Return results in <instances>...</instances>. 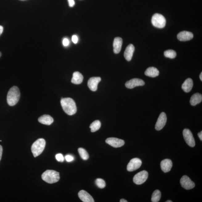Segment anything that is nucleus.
<instances>
[{"mask_svg": "<svg viewBox=\"0 0 202 202\" xmlns=\"http://www.w3.org/2000/svg\"><path fill=\"white\" fill-rule=\"evenodd\" d=\"M148 177V173L145 170L139 172L134 175L133 182L135 184L140 185L146 181Z\"/></svg>", "mask_w": 202, "mask_h": 202, "instance_id": "obj_6", "label": "nucleus"}, {"mask_svg": "<svg viewBox=\"0 0 202 202\" xmlns=\"http://www.w3.org/2000/svg\"><path fill=\"white\" fill-rule=\"evenodd\" d=\"M78 151L80 157L84 160H86L89 159V155L85 149L80 148L78 149Z\"/></svg>", "mask_w": 202, "mask_h": 202, "instance_id": "obj_26", "label": "nucleus"}, {"mask_svg": "<svg viewBox=\"0 0 202 202\" xmlns=\"http://www.w3.org/2000/svg\"><path fill=\"white\" fill-rule=\"evenodd\" d=\"M2 54L1 52H0V57H1Z\"/></svg>", "mask_w": 202, "mask_h": 202, "instance_id": "obj_40", "label": "nucleus"}, {"mask_svg": "<svg viewBox=\"0 0 202 202\" xmlns=\"http://www.w3.org/2000/svg\"><path fill=\"white\" fill-rule=\"evenodd\" d=\"M65 159L66 161L68 162H70L72 161L74 159V158L73 156L71 155H67L65 157Z\"/></svg>", "mask_w": 202, "mask_h": 202, "instance_id": "obj_30", "label": "nucleus"}, {"mask_svg": "<svg viewBox=\"0 0 202 202\" xmlns=\"http://www.w3.org/2000/svg\"><path fill=\"white\" fill-rule=\"evenodd\" d=\"M200 80H201V81H202V73L201 72V74H200Z\"/></svg>", "mask_w": 202, "mask_h": 202, "instance_id": "obj_38", "label": "nucleus"}, {"mask_svg": "<svg viewBox=\"0 0 202 202\" xmlns=\"http://www.w3.org/2000/svg\"><path fill=\"white\" fill-rule=\"evenodd\" d=\"M38 121L42 124L50 126L53 122L54 119L50 115H44L39 118Z\"/></svg>", "mask_w": 202, "mask_h": 202, "instance_id": "obj_19", "label": "nucleus"}, {"mask_svg": "<svg viewBox=\"0 0 202 202\" xmlns=\"http://www.w3.org/2000/svg\"><path fill=\"white\" fill-rule=\"evenodd\" d=\"M101 80V79L99 77H91L88 82L89 88L92 91H96L97 90L98 84Z\"/></svg>", "mask_w": 202, "mask_h": 202, "instance_id": "obj_13", "label": "nucleus"}, {"mask_svg": "<svg viewBox=\"0 0 202 202\" xmlns=\"http://www.w3.org/2000/svg\"><path fill=\"white\" fill-rule=\"evenodd\" d=\"M101 126V122L99 120H96L94 121L90 125L89 128H90L91 131L92 132H95L99 130Z\"/></svg>", "mask_w": 202, "mask_h": 202, "instance_id": "obj_24", "label": "nucleus"}, {"mask_svg": "<svg viewBox=\"0 0 202 202\" xmlns=\"http://www.w3.org/2000/svg\"><path fill=\"white\" fill-rule=\"evenodd\" d=\"M161 194L160 191L159 190H156L153 193L151 198L152 202H158L161 199Z\"/></svg>", "mask_w": 202, "mask_h": 202, "instance_id": "obj_25", "label": "nucleus"}, {"mask_svg": "<svg viewBox=\"0 0 202 202\" xmlns=\"http://www.w3.org/2000/svg\"><path fill=\"white\" fill-rule=\"evenodd\" d=\"M142 162L138 158H134L130 161L127 166V170L129 171H133L138 169L141 167Z\"/></svg>", "mask_w": 202, "mask_h": 202, "instance_id": "obj_8", "label": "nucleus"}, {"mask_svg": "<svg viewBox=\"0 0 202 202\" xmlns=\"http://www.w3.org/2000/svg\"><path fill=\"white\" fill-rule=\"evenodd\" d=\"M69 6L71 7H72L75 5V1L74 0H68Z\"/></svg>", "mask_w": 202, "mask_h": 202, "instance_id": "obj_33", "label": "nucleus"}, {"mask_svg": "<svg viewBox=\"0 0 202 202\" xmlns=\"http://www.w3.org/2000/svg\"><path fill=\"white\" fill-rule=\"evenodd\" d=\"M198 137L200 138V140L202 141V131H201L198 134Z\"/></svg>", "mask_w": 202, "mask_h": 202, "instance_id": "obj_35", "label": "nucleus"}, {"mask_svg": "<svg viewBox=\"0 0 202 202\" xmlns=\"http://www.w3.org/2000/svg\"><path fill=\"white\" fill-rule=\"evenodd\" d=\"M84 77L82 74L78 72L73 73L71 82L75 84H80L83 81Z\"/></svg>", "mask_w": 202, "mask_h": 202, "instance_id": "obj_20", "label": "nucleus"}, {"mask_svg": "<svg viewBox=\"0 0 202 202\" xmlns=\"http://www.w3.org/2000/svg\"><path fill=\"white\" fill-rule=\"evenodd\" d=\"M182 187L187 190L192 189L195 187V184L187 175H184L180 180Z\"/></svg>", "mask_w": 202, "mask_h": 202, "instance_id": "obj_9", "label": "nucleus"}, {"mask_svg": "<svg viewBox=\"0 0 202 202\" xmlns=\"http://www.w3.org/2000/svg\"><path fill=\"white\" fill-rule=\"evenodd\" d=\"M3 152V148L2 146L1 145H0V161H1L2 158V156Z\"/></svg>", "mask_w": 202, "mask_h": 202, "instance_id": "obj_34", "label": "nucleus"}, {"mask_svg": "<svg viewBox=\"0 0 202 202\" xmlns=\"http://www.w3.org/2000/svg\"><path fill=\"white\" fill-rule=\"evenodd\" d=\"M120 202H127L128 201H126V200L124 199H122L120 200Z\"/></svg>", "mask_w": 202, "mask_h": 202, "instance_id": "obj_37", "label": "nucleus"}, {"mask_svg": "<svg viewBox=\"0 0 202 202\" xmlns=\"http://www.w3.org/2000/svg\"><path fill=\"white\" fill-rule=\"evenodd\" d=\"M151 22L153 25L160 29L164 28L166 26V19L161 14L156 13L153 16Z\"/></svg>", "mask_w": 202, "mask_h": 202, "instance_id": "obj_5", "label": "nucleus"}, {"mask_svg": "<svg viewBox=\"0 0 202 202\" xmlns=\"http://www.w3.org/2000/svg\"><path fill=\"white\" fill-rule=\"evenodd\" d=\"M72 41L74 43H76L78 42V38L76 35H73L72 37Z\"/></svg>", "mask_w": 202, "mask_h": 202, "instance_id": "obj_32", "label": "nucleus"}, {"mask_svg": "<svg viewBox=\"0 0 202 202\" xmlns=\"http://www.w3.org/2000/svg\"><path fill=\"white\" fill-rule=\"evenodd\" d=\"M46 145V142L43 138H39L33 144L31 150L33 156L36 157L43 152Z\"/></svg>", "mask_w": 202, "mask_h": 202, "instance_id": "obj_4", "label": "nucleus"}, {"mask_svg": "<svg viewBox=\"0 0 202 202\" xmlns=\"http://www.w3.org/2000/svg\"><path fill=\"white\" fill-rule=\"evenodd\" d=\"M173 166V163L171 160L165 159L161 162V169L164 173H167L171 170Z\"/></svg>", "mask_w": 202, "mask_h": 202, "instance_id": "obj_15", "label": "nucleus"}, {"mask_svg": "<svg viewBox=\"0 0 202 202\" xmlns=\"http://www.w3.org/2000/svg\"><path fill=\"white\" fill-rule=\"evenodd\" d=\"M61 105L65 112L69 115H72L76 113L77 108L76 103L71 98H62Z\"/></svg>", "mask_w": 202, "mask_h": 202, "instance_id": "obj_1", "label": "nucleus"}, {"mask_svg": "<svg viewBox=\"0 0 202 202\" xmlns=\"http://www.w3.org/2000/svg\"><path fill=\"white\" fill-rule=\"evenodd\" d=\"M78 196L84 202H94V200L91 195L84 190H81L78 193Z\"/></svg>", "mask_w": 202, "mask_h": 202, "instance_id": "obj_16", "label": "nucleus"}, {"mask_svg": "<svg viewBox=\"0 0 202 202\" xmlns=\"http://www.w3.org/2000/svg\"><path fill=\"white\" fill-rule=\"evenodd\" d=\"M56 158L57 161L63 162L64 161V158L63 157V155L61 154H58L56 155Z\"/></svg>", "mask_w": 202, "mask_h": 202, "instance_id": "obj_29", "label": "nucleus"}, {"mask_svg": "<svg viewBox=\"0 0 202 202\" xmlns=\"http://www.w3.org/2000/svg\"><path fill=\"white\" fill-rule=\"evenodd\" d=\"M122 45V39L120 37H117L114 39L113 47V52L115 54H118L121 50Z\"/></svg>", "mask_w": 202, "mask_h": 202, "instance_id": "obj_18", "label": "nucleus"}, {"mask_svg": "<svg viewBox=\"0 0 202 202\" xmlns=\"http://www.w3.org/2000/svg\"><path fill=\"white\" fill-rule=\"evenodd\" d=\"M194 37L192 33L187 31H182L177 35V38L181 41H187L192 39Z\"/></svg>", "mask_w": 202, "mask_h": 202, "instance_id": "obj_14", "label": "nucleus"}, {"mask_svg": "<svg viewBox=\"0 0 202 202\" xmlns=\"http://www.w3.org/2000/svg\"><path fill=\"white\" fill-rule=\"evenodd\" d=\"M135 50L134 46L132 44L128 45L126 47L124 53L125 58L126 60L130 61L132 58L133 53Z\"/></svg>", "mask_w": 202, "mask_h": 202, "instance_id": "obj_17", "label": "nucleus"}, {"mask_svg": "<svg viewBox=\"0 0 202 202\" xmlns=\"http://www.w3.org/2000/svg\"><path fill=\"white\" fill-rule=\"evenodd\" d=\"M20 90L16 86H13L9 91L7 96V101L10 106H14L18 102L20 99Z\"/></svg>", "mask_w": 202, "mask_h": 202, "instance_id": "obj_2", "label": "nucleus"}, {"mask_svg": "<svg viewBox=\"0 0 202 202\" xmlns=\"http://www.w3.org/2000/svg\"><path fill=\"white\" fill-rule=\"evenodd\" d=\"M202 101V94L199 93H196L193 94L191 97L190 103L191 105L195 106L201 103Z\"/></svg>", "mask_w": 202, "mask_h": 202, "instance_id": "obj_22", "label": "nucleus"}, {"mask_svg": "<svg viewBox=\"0 0 202 202\" xmlns=\"http://www.w3.org/2000/svg\"><path fill=\"white\" fill-rule=\"evenodd\" d=\"M167 121V116L164 112H162L160 114L155 125V129L159 131L162 129L166 125Z\"/></svg>", "mask_w": 202, "mask_h": 202, "instance_id": "obj_10", "label": "nucleus"}, {"mask_svg": "<svg viewBox=\"0 0 202 202\" xmlns=\"http://www.w3.org/2000/svg\"><path fill=\"white\" fill-rule=\"evenodd\" d=\"M42 178L47 183L52 184L58 182L60 177L59 172L53 170H47L42 174Z\"/></svg>", "mask_w": 202, "mask_h": 202, "instance_id": "obj_3", "label": "nucleus"}, {"mask_svg": "<svg viewBox=\"0 0 202 202\" xmlns=\"http://www.w3.org/2000/svg\"><path fill=\"white\" fill-rule=\"evenodd\" d=\"M166 202H172V201H171V200H167Z\"/></svg>", "mask_w": 202, "mask_h": 202, "instance_id": "obj_39", "label": "nucleus"}, {"mask_svg": "<svg viewBox=\"0 0 202 202\" xmlns=\"http://www.w3.org/2000/svg\"><path fill=\"white\" fill-rule=\"evenodd\" d=\"M3 30V28L2 26H0V36L2 34Z\"/></svg>", "mask_w": 202, "mask_h": 202, "instance_id": "obj_36", "label": "nucleus"}, {"mask_svg": "<svg viewBox=\"0 0 202 202\" xmlns=\"http://www.w3.org/2000/svg\"><path fill=\"white\" fill-rule=\"evenodd\" d=\"M145 84V82L141 79L134 78L126 82L125 85L127 88L132 89L138 86H143Z\"/></svg>", "mask_w": 202, "mask_h": 202, "instance_id": "obj_11", "label": "nucleus"}, {"mask_svg": "<svg viewBox=\"0 0 202 202\" xmlns=\"http://www.w3.org/2000/svg\"><path fill=\"white\" fill-rule=\"evenodd\" d=\"M96 184L98 188L103 189L106 186V183L101 179H97L96 180Z\"/></svg>", "mask_w": 202, "mask_h": 202, "instance_id": "obj_28", "label": "nucleus"}, {"mask_svg": "<svg viewBox=\"0 0 202 202\" xmlns=\"http://www.w3.org/2000/svg\"><path fill=\"white\" fill-rule=\"evenodd\" d=\"M145 74L147 76L155 78L159 76V71L157 68L152 67L147 68Z\"/></svg>", "mask_w": 202, "mask_h": 202, "instance_id": "obj_23", "label": "nucleus"}, {"mask_svg": "<svg viewBox=\"0 0 202 202\" xmlns=\"http://www.w3.org/2000/svg\"><path fill=\"white\" fill-rule=\"evenodd\" d=\"M193 86V81L191 78L187 79L182 85V89L184 92L189 93L192 89Z\"/></svg>", "mask_w": 202, "mask_h": 202, "instance_id": "obj_21", "label": "nucleus"}, {"mask_svg": "<svg viewBox=\"0 0 202 202\" xmlns=\"http://www.w3.org/2000/svg\"><path fill=\"white\" fill-rule=\"evenodd\" d=\"M69 40H68L67 38H64V39L63 40V44L64 46H68L69 45Z\"/></svg>", "mask_w": 202, "mask_h": 202, "instance_id": "obj_31", "label": "nucleus"}, {"mask_svg": "<svg viewBox=\"0 0 202 202\" xmlns=\"http://www.w3.org/2000/svg\"><path fill=\"white\" fill-rule=\"evenodd\" d=\"M106 142L109 145L114 147H119L124 145L125 142L124 140L119 138H107Z\"/></svg>", "mask_w": 202, "mask_h": 202, "instance_id": "obj_12", "label": "nucleus"}, {"mask_svg": "<svg viewBox=\"0 0 202 202\" xmlns=\"http://www.w3.org/2000/svg\"><path fill=\"white\" fill-rule=\"evenodd\" d=\"M183 134L184 139L188 145L191 147H194L196 145V143L194 136L191 131L189 129H184Z\"/></svg>", "mask_w": 202, "mask_h": 202, "instance_id": "obj_7", "label": "nucleus"}, {"mask_svg": "<svg viewBox=\"0 0 202 202\" xmlns=\"http://www.w3.org/2000/svg\"><path fill=\"white\" fill-rule=\"evenodd\" d=\"M164 54L165 57L171 59H174L177 55L176 52L171 50L165 51Z\"/></svg>", "mask_w": 202, "mask_h": 202, "instance_id": "obj_27", "label": "nucleus"}]
</instances>
